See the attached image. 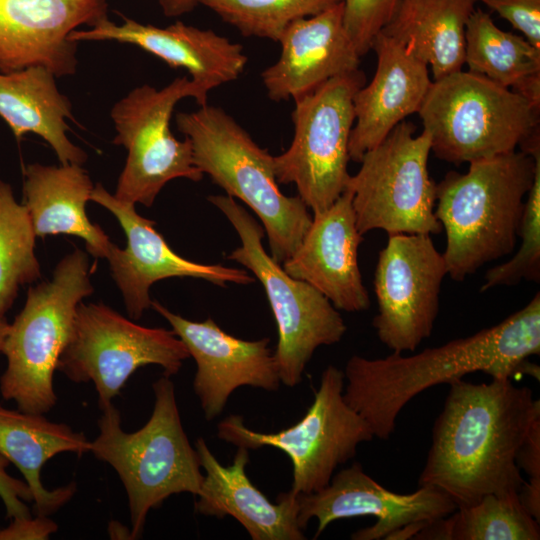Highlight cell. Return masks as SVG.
<instances>
[{
	"mask_svg": "<svg viewBox=\"0 0 540 540\" xmlns=\"http://www.w3.org/2000/svg\"><path fill=\"white\" fill-rule=\"evenodd\" d=\"M447 267L428 234L388 235L374 273L377 337L392 352H413L432 334Z\"/></svg>",
	"mask_w": 540,
	"mask_h": 540,
	"instance_id": "14",
	"label": "cell"
},
{
	"mask_svg": "<svg viewBox=\"0 0 540 540\" xmlns=\"http://www.w3.org/2000/svg\"><path fill=\"white\" fill-rule=\"evenodd\" d=\"M57 529L48 516L12 518L7 527L0 528V540H46Z\"/></svg>",
	"mask_w": 540,
	"mask_h": 540,
	"instance_id": "37",
	"label": "cell"
},
{
	"mask_svg": "<svg viewBox=\"0 0 540 540\" xmlns=\"http://www.w3.org/2000/svg\"><path fill=\"white\" fill-rule=\"evenodd\" d=\"M468 71L513 88L540 108V49L496 26L490 14L474 9L465 26Z\"/></svg>",
	"mask_w": 540,
	"mask_h": 540,
	"instance_id": "28",
	"label": "cell"
},
{
	"mask_svg": "<svg viewBox=\"0 0 540 540\" xmlns=\"http://www.w3.org/2000/svg\"><path fill=\"white\" fill-rule=\"evenodd\" d=\"M163 12L167 16H179L190 12L199 0H159Z\"/></svg>",
	"mask_w": 540,
	"mask_h": 540,
	"instance_id": "38",
	"label": "cell"
},
{
	"mask_svg": "<svg viewBox=\"0 0 540 540\" xmlns=\"http://www.w3.org/2000/svg\"><path fill=\"white\" fill-rule=\"evenodd\" d=\"M192 97L204 106L198 88L188 77H178L162 89L148 84L136 87L117 101L111 118L116 145L127 149L115 197L128 203L151 207L161 189L175 178L199 182L203 173L193 162L191 141L174 137L170 119L175 105Z\"/></svg>",
	"mask_w": 540,
	"mask_h": 540,
	"instance_id": "13",
	"label": "cell"
},
{
	"mask_svg": "<svg viewBox=\"0 0 540 540\" xmlns=\"http://www.w3.org/2000/svg\"><path fill=\"white\" fill-rule=\"evenodd\" d=\"M176 124L191 141L194 165L252 209L267 233L271 257L283 263L301 243L312 216L298 195L280 191L273 155L219 107L206 104L178 113Z\"/></svg>",
	"mask_w": 540,
	"mask_h": 540,
	"instance_id": "5",
	"label": "cell"
},
{
	"mask_svg": "<svg viewBox=\"0 0 540 540\" xmlns=\"http://www.w3.org/2000/svg\"><path fill=\"white\" fill-rule=\"evenodd\" d=\"M538 419L540 401L511 378L450 382L418 486L442 490L457 507L519 492L525 480L516 455Z\"/></svg>",
	"mask_w": 540,
	"mask_h": 540,
	"instance_id": "1",
	"label": "cell"
},
{
	"mask_svg": "<svg viewBox=\"0 0 540 540\" xmlns=\"http://www.w3.org/2000/svg\"><path fill=\"white\" fill-rule=\"evenodd\" d=\"M278 42L281 55L261 74L268 97L297 99L329 79L359 69L360 56L343 25V4L292 22Z\"/></svg>",
	"mask_w": 540,
	"mask_h": 540,
	"instance_id": "21",
	"label": "cell"
},
{
	"mask_svg": "<svg viewBox=\"0 0 540 540\" xmlns=\"http://www.w3.org/2000/svg\"><path fill=\"white\" fill-rule=\"evenodd\" d=\"M106 18L105 0H0V72L43 66L56 77L73 75L70 33Z\"/></svg>",
	"mask_w": 540,
	"mask_h": 540,
	"instance_id": "18",
	"label": "cell"
},
{
	"mask_svg": "<svg viewBox=\"0 0 540 540\" xmlns=\"http://www.w3.org/2000/svg\"><path fill=\"white\" fill-rule=\"evenodd\" d=\"M540 161V145L469 163L436 185L434 214L446 233L447 275L463 281L512 253L526 196Z\"/></svg>",
	"mask_w": 540,
	"mask_h": 540,
	"instance_id": "3",
	"label": "cell"
},
{
	"mask_svg": "<svg viewBox=\"0 0 540 540\" xmlns=\"http://www.w3.org/2000/svg\"><path fill=\"white\" fill-rule=\"evenodd\" d=\"M152 414L137 431L126 432L111 403L98 421L99 434L90 452L118 474L128 497L131 538H139L151 509L173 494L198 495L204 474L200 459L183 429L175 387L163 375L152 385Z\"/></svg>",
	"mask_w": 540,
	"mask_h": 540,
	"instance_id": "4",
	"label": "cell"
},
{
	"mask_svg": "<svg viewBox=\"0 0 540 540\" xmlns=\"http://www.w3.org/2000/svg\"><path fill=\"white\" fill-rule=\"evenodd\" d=\"M94 186L87 171L77 164L24 168V198L36 237L69 234L85 241L95 257L106 258L113 243L86 214Z\"/></svg>",
	"mask_w": 540,
	"mask_h": 540,
	"instance_id": "24",
	"label": "cell"
},
{
	"mask_svg": "<svg viewBox=\"0 0 540 540\" xmlns=\"http://www.w3.org/2000/svg\"><path fill=\"white\" fill-rule=\"evenodd\" d=\"M344 385L343 371L329 365L322 372L313 403L291 427L262 433L249 429L242 416L230 415L218 424L217 435L248 450L270 446L283 451L293 466L291 491H320L336 468L356 455L359 444L375 438L367 421L346 403Z\"/></svg>",
	"mask_w": 540,
	"mask_h": 540,
	"instance_id": "11",
	"label": "cell"
},
{
	"mask_svg": "<svg viewBox=\"0 0 540 540\" xmlns=\"http://www.w3.org/2000/svg\"><path fill=\"white\" fill-rule=\"evenodd\" d=\"M151 306L171 325L196 363L193 389L207 420L216 418L241 386L276 391L281 380L269 338L248 341L222 330L214 320H188L158 301Z\"/></svg>",
	"mask_w": 540,
	"mask_h": 540,
	"instance_id": "17",
	"label": "cell"
},
{
	"mask_svg": "<svg viewBox=\"0 0 540 540\" xmlns=\"http://www.w3.org/2000/svg\"><path fill=\"white\" fill-rule=\"evenodd\" d=\"M36 234L29 212L11 186L0 180V316H5L20 286L40 277L35 255Z\"/></svg>",
	"mask_w": 540,
	"mask_h": 540,
	"instance_id": "30",
	"label": "cell"
},
{
	"mask_svg": "<svg viewBox=\"0 0 540 540\" xmlns=\"http://www.w3.org/2000/svg\"><path fill=\"white\" fill-rule=\"evenodd\" d=\"M418 487L409 494L395 493L376 482L355 462L334 474L320 491L298 495V522L305 530L309 520L316 518L314 539H317L333 521L373 516L377 520L375 524L354 532L351 539L380 540L408 524L432 522L456 510L455 502L442 490Z\"/></svg>",
	"mask_w": 540,
	"mask_h": 540,
	"instance_id": "15",
	"label": "cell"
},
{
	"mask_svg": "<svg viewBox=\"0 0 540 540\" xmlns=\"http://www.w3.org/2000/svg\"><path fill=\"white\" fill-rule=\"evenodd\" d=\"M90 200L108 209L127 237L126 248L120 249L113 244L106 259L132 319H139L151 306L150 287L162 279L192 277L218 286H226L227 283L247 285L255 281L242 269L202 264L181 257L155 229L154 221L140 216L135 204L119 200L100 183L93 188Z\"/></svg>",
	"mask_w": 540,
	"mask_h": 540,
	"instance_id": "16",
	"label": "cell"
},
{
	"mask_svg": "<svg viewBox=\"0 0 540 540\" xmlns=\"http://www.w3.org/2000/svg\"><path fill=\"white\" fill-rule=\"evenodd\" d=\"M506 19L540 49V0H476Z\"/></svg>",
	"mask_w": 540,
	"mask_h": 540,
	"instance_id": "35",
	"label": "cell"
},
{
	"mask_svg": "<svg viewBox=\"0 0 540 540\" xmlns=\"http://www.w3.org/2000/svg\"><path fill=\"white\" fill-rule=\"evenodd\" d=\"M87 437L65 423L51 422L44 414L11 410L0 405V454L22 473L32 493L36 515L49 516L75 494L76 485L48 490L41 481L46 462L63 452L81 456L90 452Z\"/></svg>",
	"mask_w": 540,
	"mask_h": 540,
	"instance_id": "25",
	"label": "cell"
},
{
	"mask_svg": "<svg viewBox=\"0 0 540 540\" xmlns=\"http://www.w3.org/2000/svg\"><path fill=\"white\" fill-rule=\"evenodd\" d=\"M10 461L0 454V498L10 519L30 517L25 502H32V493L25 481L12 477L7 472Z\"/></svg>",
	"mask_w": 540,
	"mask_h": 540,
	"instance_id": "36",
	"label": "cell"
},
{
	"mask_svg": "<svg viewBox=\"0 0 540 540\" xmlns=\"http://www.w3.org/2000/svg\"><path fill=\"white\" fill-rule=\"evenodd\" d=\"M401 121L360 160L345 190L352 194L356 226L361 235L372 230L390 234H439L434 214L436 183L428 171L431 140L426 131ZM344 190V191H345Z\"/></svg>",
	"mask_w": 540,
	"mask_h": 540,
	"instance_id": "9",
	"label": "cell"
},
{
	"mask_svg": "<svg viewBox=\"0 0 540 540\" xmlns=\"http://www.w3.org/2000/svg\"><path fill=\"white\" fill-rule=\"evenodd\" d=\"M364 83L365 75L357 69L294 100L293 140L284 153L273 156V166L277 182L295 184L313 214L330 207L345 190L353 100Z\"/></svg>",
	"mask_w": 540,
	"mask_h": 540,
	"instance_id": "10",
	"label": "cell"
},
{
	"mask_svg": "<svg viewBox=\"0 0 540 540\" xmlns=\"http://www.w3.org/2000/svg\"><path fill=\"white\" fill-rule=\"evenodd\" d=\"M372 49L377 55L375 74L353 100L349 157L356 162L408 115L418 113L432 84L427 64L398 40L380 32Z\"/></svg>",
	"mask_w": 540,
	"mask_h": 540,
	"instance_id": "22",
	"label": "cell"
},
{
	"mask_svg": "<svg viewBox=\"0 0 540 540\" xmlns=\"http://www.w3.org/2000/svg\"><path fill=\"white\" fill-rule=\"evenodd\" d=\"M342 0H199L245 37L273 41L292 22L317 15Z\"/></svg>",
	"mask_w": 540,
	"mask_h": 540,
	"instance_id": "31",
	"label": "cell"
},
{
	"mask_svg": "<svg viewBox=\"0 0 540 540\" xmlns=\"http://www.w3.org/2000/svg\"><path fill=\"white\" fill-rule=\"evenodd\" d=\"M516 464L529 477L518 492L519 499L527 511L540 521V419L534 422L522 442Z\"/></svg>",
	"mask_w": 540,
	"mask_h": 540,
	"instance_id": "34",
	"label": "cell"
},
{
	"mask_svg": "<svg viewBox=\"0 0 540 540\" xmlns=\"http://www.w3.org/2000/svg\"><path fill=\"white\" fill-rule=\"evenodd\" d=\"M539 353L537 292L523 308L468 337L409 356L396 352L375 359L353 355L343 371V396L367 421L374 437L387 440L401 410L424 390L473 372L511 379L516 374L528 373L539 379V367L528 360Z\"/></svg>",
	"mask_w": 540,
	"mask_h": 540,
	"instance_id": "2",
	"label": "cell"
},
{
	"mask_svg": "<svg viewBox=\"0 0 540 540\" xmlns=\"http://www.w3.org/2000/svg\"><path fill=\"white\" fill-rule=\"evenodd\" d=\"M414 539L539 540L540 527L521 503L518 492L491 493L427 523Z\"/></svg>",
	"mask_w": 540,
	"mask_h": 540,
	"instance_id": "29",
	"label": "cell"
},
{
	"mask_svg": "<svg viewBox=\"0 0 540 540\" xmlns=\"http://www.w3.org/2000/svg\"><path fill=\"white\" fill-rule=\"evenodd\" d=\"M55 77L43 66L0 72V117L17 139L37 134L53 148L61 164L82 165L86 152L66 135V119L74 120L72 105L58 90Z\"/></svg>",
	"mask_w": 540,
	"mask_h": 540,
	"instance_id": "26",
	"label": "cell"
},
{
	"mask_svg": "<svg viewBox=\"0 0 540 540\" xmlns=\"http://www.w3.org/2000/svg\"><path fill=\"white\" fill-rule=\"evenodd\" d=\"M539 110L510 88L460 70L432 82L418 114L435 156L460 165L524 146L539 135Z\"/></svg>",
	"mask_w": 540,
	"mask_h": 540,
	"instance_id": "6",
	"label": "cell"
},
{
	"mask_svg": "<svg viewBox=\"0 0 540 540\" xmlns=\"http://www.w3.org/2000/svg\"><path fill=\"white\" fill-rule=\"evenodd\" d=\"M121 17L122 24L106 18L89 29L72 31L69 39L74 42L113 40L136 45L173 68L187 70L206 104L212 89L236 80L247 64L248 58L240 44L212 30L181 21L157 27Z\"/></svg>",
	"mask_w": 540,
	"mask_h": 540,
	"instance_id": "19",
	"label": "cell"
},
{
	"mask_svg": "<svg viewBox=\"0 0 540 540\" xmlns=\"http://www.w3.org/2000/svg\"><path fill=\"white\" fill-rule=\"evenodd\" d=\"M232 464L223 466L203 438L195 442L205 471L195 510L199 514L223 518L231 516L253 540H303L298 522V495L291 490L271 502L246 474L249 450L237 447Z\"/></svg>",
	"mask_w": 540,
	"mask_h": 540,
	"instance_id": "23",
	"label": "cell"
},
{
	"mask_svg": "<svg viewBox=\"0 0 540 540\" xmlns=\"http://www.w3.org/2000/svg\"><path fill=\"white\" fill-rule=\"evenodd\" d=\"M476 0H399L381 32L431 66L434 80L462 70L465 26Z\"/></svg>",
	"mask_w": 540,
	"mask_h": 540,
	"instance_id": "27",
	"label": "cell"
},
{
	"mask_svg": "<svg viewBox=\"0 0 540 540\" xmlns=\"http://www.w3.org/2000/svg\"><path fill=\"white\" fill-rule=\"evenodd\" d=\"M10 324L5 316H0V353L2 352L3 344L9 332Z\"/></svg>",
	"mask_w": 540,
	"mask_h": 540,
	"instance_id": "39",
	"label": "cell"
},
{
	"mask_svg": "<svg viewBox=\"0 0 540 540\" xmlns=\"http://www.w3.org/2000/svg\"><path fill=\"white\" fill-rule=\"evenodd\" d=\"M236 230L241 246L228 259L252 271L261 282L273 312L278 342L274 357L281 383L294 387L302 380L315 350L338 343L347 326L332 303L309 283L293 278L262 244L264 228L228 195L208 197Z\"/></svg>",
	"mask_w": 540,
	"mask_h": 540,
	"instance_id": "8",
	"label": "cell"
},
{
	"mask_svg": "<svg viewBox=\"0 0 540 540\" xmlns=\"http://www.w3.org/2000/svg\"><path fill=\"white\" fill-rule=\"evenodd\" d=\"M92 292L88 256L80 249L57 264L52 279L29 288L1 352L7 368L0 378V392L17 409L45 414L55 406L57 362L70 337L77 306Z\"/></svg>",
	"mask_w": 540,
	"mask_h": 540,
	"instance_id": "7",
	"label": "cell"
},
{
	"mask_svg": "<svg viewBox=\"0 0 540 540\" xmlns=\"http://www.w3.org/2000/svg\"><path fill=\"white\" fill-rule=\"evenodd\" d=\"M399 0H342L343 25L359 56L372 49Z\"/></svg>",
	"mask_w": 540,
	"mask_h": 540,
	"instance_id": "33",
	"label": "cell"
},
{
	"mask_svg": "<svg viewBox=\"0 0 540 540\" xmlns=\"http://www.w3.org/2000/svg\"><path fill=\"white\" fill-rule=\"evenodd\" d=\"M362 240L352 194L345 190L330 207L313 214L310 227L283 262V269L316 288L337 310L365 311L371 302L358 265Z\"/></svg>",
	"mask_w": 540,
	"mask_h": 540,
	"instance_id": "20",
	"label": "cell"
},
{
	"mask_svg": "<svg viewBox=\"0 0 540 540\" xmlns=\"http://www.w3.org/2000/svg\"><path fill=\"white\" fill-rule=\"evenodd\" d=\"M189 357L173 330L144 327L103 303L81 301L56 370L75 383L92 382L102 410L138 368L155 364L171 377Z\"/></svg>",
	"mask_w": 540,
	"mask_h": 540,
	"instance_id": "12",
	"label": "cell"
},
{
	"mask_svg": "<svg viewBox=\"0 0 540 540\" xmlns=\"http://www.w3.org/2000/svg\"><path fill=\"white\" fill-rule=\"evenodd\" d=\"M518 238L521 241L518 251L510 260L485 273L480 292L497 286H514L522 280L540 281V161L526 196Z\"/></svg>",
	"mask_w": 540,
	"mask_h": 540,
	"instance_id": "32",
	"label": "cell"
}]
</instances>
